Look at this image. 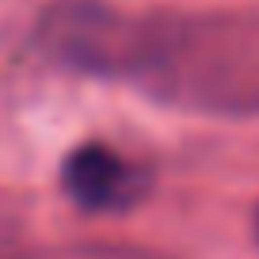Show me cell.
<instances>
[{"instance_id":"6da1fadb","label":"cell","mask_w":259,"mask_h":259,"mask_svg":"<svg viewBox=\"0 0 259 259\" xmlns=\"http://www.w3.org/2000/svg\"><path fill=\"white\" fill-rule=\"evenodd\" d=\"M38 46L73 73L122 80L176 111L259 114V16H130L103 0H54L38 19Z\"/></svg>"},{"instance_id":"7a4b0ae2","label":"cell","mask_w":259,"mask_h":259,"mask_svg":"<svg viewBox=\"0 0 259 259\" xmlns=\"http://www.w3.org/2000/svg\"><path fill=\"white\" fill-rule=\"evenodd\" d=\"M61 191L84 213H126L153 191V168L107 141H84L61 164Z\"/></svg>"},{"instance_id":"3957f363","label":"cell","mask_w":259,"mask_h":259,"mask_svg":"<svg viewBox=\"0 0 259 259\" xmlns=\"http://www.w3.org/2000/svg\"><path fill=\"white\" fill-rule=\"evenodd\" d=\"M50 259H168L160 251H149V248H134V244H65V248L50 251Z\"/></svg>"},{"instance_id":"277c9868","label":"cell","mask_w":259,"mask_h":259,"mask_svg":"<svg viewBox=\"0 0 259 259\" xmlns=\"http://www.w3.org/2000/svg\"><path fill=\"white\" fill-rule=\"evenodd\" d=\"M0 259H31L27 236L8 210H0Z\"/></svg>"},{"instance_id":"5b68a950","label":"cell","mask_w":259,"mask_h":259,"mask_svg":"<svg viewBox=\"0 0 259 259\" xmlns=\"http://www.w3.org/2000/svg\"><path fill=\"white\" fill-rule=\"evenodd\" d=\"M255 240H259V210H255Z\"/></svg>"}]
</instances>
